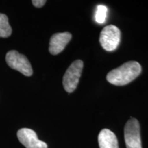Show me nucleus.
I'll use <instances>...</instances> for the list:
<instances>
[{"label":"nucleus","instance_id":"1","mask_svg":"<svg viewBox=\"0 0 148 148\" xmlns=\"http://www.w3.org/2000/svg\"><path fill=\"white\" fill-rule=\"evenodd\" d=\"M140 73V64L136 61H129L109 72L106 79L113 85L124 86L132 82Z\"/></svg>","mask_w":148,"mask_h":148},{"label":"nucleus","instance_id":"2","mask_svg":"<svg viewBox=\"0 0 148 148\" xmlns=\"http://www.w3.org/2000/svg\"><path fill=\"white\" fill-rule=\"evenodd\" d=\"M5 61L11 69L19 71L25 76H31L33 74L32 66L28 59L18 51H9L5 56Z\"/></svg>","mask_w":148,"mask_h":148},{"label":"nucleus","instance_id":"3","mask_svg":"<svg viewBox=\"0 0 148 148\" xmlns=\"http://www.w3.org/2000/svg\"><path fill=\"white\" fill-rule=\"evenodd\" d=\"M84 63L81 60H76L72 62L64 73L62 84L64 90L67 92H72L77 88L81 76Z\"/></svg>","mask_w":148,"mask_h":148},{"label":"nucleus","instance_id":"4","mask_svg":"<svg viewBox=\"0 0 148 148\" xmlns=\"http://www.w3.org/2000/svg\"><path fill=\"white\" fill-rule=\"evenodd\" d=\"M121 39V32L114 25H108L103 27L99 36L101 47L107 51H114L119 45Z\"/></svg>","mask_w":148,"mask_h":148},{"label":"nucleus","instance_id":"5","mask_svg":"<svg viewBox=\"0 0 148 148\" xmlns=\"http://www.w3.org/2000/svg\"><path fill=\"white\" fill-rule=\"evenodd\" d=\"M124 138L126 148H142L139 122L131 117L125 123Z\"/></svg>","mask_w":148,"mask_h":148},{"label":"nucleus","instance_id":"6","mask_svg":"<svg viewBox=\"0 0 148 148\" xmlns=\"http://www.w3.org/2000/svg\"><path fill=\"white\" fill-rule=\"evenodd\" d=\"M17 137L26 148H47V143L38 139L36 133L31 129H20L17 132Z\"/></svg>","mask_w":148,"mask_h":148},{"label":"nucleus","instance_id":"7","mask_svg":"<svg viewBox=\"0 0 148 148\" xmlns=\"http://www.w3.org/2000/svg\"><path fill=\"white\" fill-rule=\"evenodd\" d=\"M71 33L65 32L56 33L51 37L49 41V51L51 54L57 55L62 52L71 39Z\"/></svg>","mask_w":148,"mask_h":148},{"label":"nucleus","instance_id":"8","mask_svg":"<svg viewBox=\"0 0 148 148\" xmlns=\"http://www.w3.org/2000/svg\"><path fill=\"white\" fill-rule=\"evenodd\" d=\"M99 148H119L116 135L108 129H103L98 136Z\"/></svg>","mask_w":148,"mask_h":148},{"label":"nucleus","instance_id":"9","mask_svg":"<svg viewBox=\"0 0 148 148\" xmlns=\"http://www.w3.org/2000/svg\"><path fill=\"white\" fill-rule=\"evenodd\" d=\"M12 34V28L8 23V18L5 14L0 13V37L7 38Z\"/></svg>","mask_w":148,"mask_h":148},{"label":"nucleus","instance_id":"10","mask_svg":"<svg viewBox=\"0 0 148 148\" xmlns=\"http://www.w3.org/2000/svg\"><path fill=\"white\" fill-rule=\"evenodd\" d=\"M108 8L105 5H99L97 6L95 14V21L98 23L102 24L106 21Z\"/></svg>","mask_w":148,"mask_h":148},{"label":"nucleus","instance_id":"11","mask_svg":"<svg viewBox=\"0 0 148 148\" xmlns=\"http://www.w3.org/2000/svg\"><path fill=\"white\" fill-rule=\"evenodd\" d=\"M32 3L36 8H41L45 4L46 1L45 0H33Z\"/></svg>","mask_w":148,"mask_h":148}]
</instances>
